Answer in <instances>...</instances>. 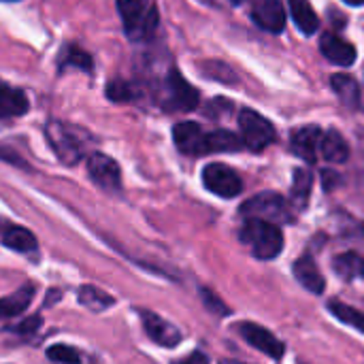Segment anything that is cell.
I'll return each instance as SVG.
<instances>
[{"label": "cell", "mask_w": 364, "mask_h": 364, "mask_svg": "<svg viewBox=\"0 0 364 364\" xmlns=\"http://www.w3.org/2000/svg\"><path fill=\"white\" fill-rule=\"evenodd\" d=\"M239 239L260 260H273L284 250V232L279 230V226L258 218H247L239 232Z\"/></svg>", "instance_id": "obj_1"}, {"label": "cell", "mask_w": 364, "mask_h": 364, "mask_svg": "<svg viewBox=\"0 0 364 364\" xmlns=\"http://www.w3.org/2000/svg\"><path fill=\"white\" fill-rule=\"evenodd\" d=\"M117 11L130 41H147L158 28V9L151 0H117Z\"/></svg>", "instance_id": "obj_2"}, {"label": "cell", "mask_w": 364, "mask_h": 364, "mask_svg": "<svg viewBox=\"0 0 364 364\" xmlns=\"http://www.w3.org/2000/svg\"><path fill=\"white\" fill-rule=\"evenodd\" d=\"M241 215L267 220V222H273V224H279V222L288 224V222L294 220L286 198H282L275 192H262V194H256L254 198H250L247 203H243Z\"/></svg>", "instance_id": "obj_3"}, {"label": "cell", "mask_w": 364, "mask_h": 364, "mask_svg": "<svg viewBox=\"0 0 364 364\" xmlns=\"http://www.w3.org/2000/svg\"><path fill=\"white\" fill-rule=\"evenodd\" d=\"M239 128H241V141L252 151H262L275 141V128L273 124L256 113L254 109H243L239 113Z\"/></svg>", "instance_id": "obj_4"}, {"label": "cell", "mask_w": 364, "mask_h": 364, "mask_svg": "<svg viewBox=\"0 0 364 364\" xmlns=\"http://www.w3.org/2000/svg\"><path fill=\"white\" fill-rule=\"evenodd\" d=\"M203 183L209 192H213L215 196H222V198H235L243 190V181L237 175V171H232L230 166L220 164V162L207 164L203 168Z\"/></svg>", "instance_id": "obj_5"}, {"label": "cell", "mask_w": 364, "mask_h": 364, "mask_svg": "<svg viewBox=\"0 0 364 364\" xmlns=\"http://www.w3.org/2000/svg\"><path fill=\"white\" fill-rule=\"evenodd\" d=\"M166 98L164 107L171 111H192L198 107V92L177 73L171 70L166 75Z\"/></svg>", "instance_id": "obj_6"}, {"label": "cell", "mask_w": 364, "mask_h": 364, "mask_svg": "<svg viewBox=\"0 0 364 364\" xmlns=\"http://www.w3.org/2000/svg\"><path fill=\"white\" fill-rule=\"evenodd\" d=\"M87 173H90L92 181L107 192H117L122 186L119 166L107 154H92L87 158Z\"/></svg>", "instance_id": "obj_7"}, {"label": "cell", "mask_w": 364, "mask_h": 364, "mask_svg": "<svg viewBox=\"0 0 364 364\" xmlns=\"http://www.w3.org/2000/svg\"><path fill=\"white\" fill-rule=\"evenodd\" d=\"M239 335L243 337V341H247L252 348H256L258 352L267 354L273 360H279L284 356V352H286L284 343L271 331H267L264 326L243 322V324H239Z\"/></svg>", "instance_id": "obj_8"}, {"label": "cell", "mask_w": 364, "mask_h": 364, "mask_svg": "<svg viewBox=\"0 0 364 364\" xmlns=\"http://www.w3.org/2000/svg\"><path fill=\"white\" fill-rule=\"evenodd\" d=\"M47 139H49V145L53 147V151L58 154V158L64 164H77L79 158L83 156L81 145L75 141V136L68 132V128L62 126L60 122H49L47 124Z\"/></svg>", "instance_id": "obj_9"}, {"label": "cell", "mask_w": 364, "mask_h": 364, "mask_svg": "<svg viewBox=\"0 0 364 364\" xmlns=\"http://www.w3.org/2000/svg\"><path fill=\"white\" fill-rule=\"evenodd\" d=\"M254 21L273 34H279L286 28V11L282 0H254L252 2Z\"/></svg>", "instance_id": "obj_10"}, {"label": "cell", "mask_w": 364, "mask_h": 364, "mask_svg": "<svg viewBox=\"0 0 364 364\" xmlns=\"http://www.w3.org/2000/svg\"><path fill=\"white\" fill-rule=\"evenodd\" d=\"M141 322L149 339L162 348H175L181 343V333L166 320H162L158 314L151 311H141Z\"/></svg>", "instance_id": "obj_11"}, {"label": "cell", "mask_w": 364, "mask_h": 364, "mask_svg": "<svg viewBox=\"0 0 364 364\" xmlns=\"http://www.w3.org/2000/svg\"><path fill=\"white\" fill-rule=\"evenodd\" d=\"M320 51L337 66H352L356 62V47L337 36L335 32H326L320 36Z\"/></svg>", "instance_id": "obj_12"}, {"label": "cell", "mask_w": 364, "mask_h": 364, "mask_svg": "<svg viewBox=\"0 0 364 364\" xmlns=\"http://www.w3.org/2000/svg\"><path fill=\"white\" fill-rule=\"evenodd\" d=\"M322 130L318 126H303L299 130H292V136H290V145H292V151L296 156H301L305 162L314 164L316 158H318V149H320V143H322Z\"/></svg>", "instance_id": "obj_13"}, {"label": "cell", "mask_w": 364, "mask_h": 364, "mask_svg": "<svg viewBox=\"0 0 364 364\" xmlns=\"http://www.w3.org/2000/svg\"><path fill=\"white\" fill-rule=\"evenodd\" d=\"M205 134L207 132L194 122H181L173 128L175 145L188 156H205Z\"/></svg>", "instance_id": "obj_14"}, {"label": "cell", "mask_w": 364, "mask_h": 364, "mask_svg": "<svg viewBox=\"0 0 364 364\" xmlns=\"http://www.w3.org/2000/svg\"><path fill=\"white\" fill-rule=\"evenodd\" d=\"M294 277L296 282L311 294H322L324 288H326V282H324V275L320 273L318 264L309 258V256H303L294 262Z\"/></svg>", "instance_id": "obj_15"}, {"label": "cell", "mask_w": 364, "mask_h": 364, "mask_svg": "<svg viewBox=\"0 0 364 364\" xmlns=\"http://www.w3.org/2000/svg\"><path fill=\"white\" fill-rule=\"evenodd\" d=\"M0 241L13 250V252H21V254H30L36 250V239L30 230L21 228V226H11V224H2L0 226Z\"/></svg>", "instance_id": "obj_16"}, {"label": "cell", "mask_w": 364, "mask_h": 364, "mask_svg": "<svg viewBox=\"0 0 364 364\" xmlns=\"http://www.w3.org/2000/svg\"><path fill=\"white\" fill-rule=\"evenodd\" d=\"M331 85L335 90V94L341 98V102L352 109V111H360L363 109V94L360 87L356 83V79H352L350 75H333L331 77Z\"/></svg>", "instance_id": "obj_17"}, {"label": "cell", "mask_w": 364, "mask_h": 364, "mask_svg": "<svg viewBox=\"0 0 364 364\" xmlns=\"http://www.w3.org/2000/svg\"><path fill=\"white\" fill-rule=\"evenodd\" d=\"M30 102L21 90H15L0 81V119L6 117H19L28 111Z\"/></svg>", "instance_id": "obj_18"}, {"label": "cell", "mask_w": 364, "mask_h": 364, "mask_svg": "<svg viewBox=\"0 0 364 364\" xmlns=\"http://www.w3.org/2000/svg\"><path fill=\"white\" fill-rule=\"evenodd\" d=\"M320 151L333 164H341L350 158V147H348L346 139L341 136V132H337V130H328L326 134H322Z\"/></svg>", "instance_id": "obj_19"}, {"label": "cell", "mask_w": 364, "mask_h": 364, "mask_svg": "<svg viewBox=\"0 0 364 364\" xmlns=\"http://www.w3.org/2000/svg\"><path fill=\"white\" fill-rule=\"evenodd\" d=\"M241 136H237L230 130H213L205 134V154H218V151H239L243 149Z\"/></svg>", "instance_id": "obj_20"}, {"label": "cell", "mask_w": 364, "mask_h": 364, "mask_svg": "<svg viewBox=\"0 0 364 364\" xmlns=\"http://www.w3.org/2000/svg\"><path fill=\"white\" fill-rule=\"evenodd\" d=\"M290 2V11H292V17H294V23L299 26V30L303 34H316L318 26H320V19L311 6L309 0H288Z\"/></svg>", "instance_id": "obj_21"}, {"label": "cell", "mask_w": 364, "mask_h": 364, "mask_svg": "<svg viewBox=\"0 0 364 364\" xmlns=\"http://www.w3.org/2000/svg\"><path fill=\"white\" fill-rule=\"evenodd\" d=\"M34 296V288L30 284H26L21 290H17L15 294L0 299V318H11V316H19L21 311L28 309L30 301Z\"/></svg>", "instance_id": "obj_22"}, {"label": "cell", "mask_w": 364, "mask_h": 364, "mask_svg": "<svg viewBox=\"0 0 364 364\" xmlns=\"http://www.w3.org/2000/svg\"><path fill=\"white\" fill-rule=\"evenodd\" d=\"M333 267L337 271V275L346 282H352L356 277H364V258L350 252V254H341L333 260Z\"/></svg>", "instance_id": "obj_23"}, {"label": "cell", "mask_w": 364, "mask_h": 364, "mask_svg": "<svg viewBox=\"0 0 364 364\" xmlns=\"http://www.w3.org/2000/svg\"><path fill=\"white\" fill-rule=\"evenodd\" d=\"M79 303L83 307H87L90 311L98 314V311H105V309L113 307L115 299H111L107 292H102V290H98L94 286H85V288L79 290Z\"/></svg>", "instance_id": "obj_24"}, {"label": "cell", "mask_w": 364, "mask_h": 364, "mask_svg": "<svg viewBox=\"0 0 364 364\" xmlns=\"http://www.w3.org/2000/svg\"><path fill=\"white\" fill-rule=\"evenodd\" d=\"M311 186H314V177L309 171L305 168H299L294 171V181H292V200L296 207L305 209L307 200H309V194H311Z\"/></svg>", "instance_id": "obj_25"}, {"label": "cell", "mask_w": 364, "mask_h": 364, "mask_svg": "<svg viewBox=\"0 0 364 364\" xmlns=\"http://www.w3.org/2000/svg\"><path fill=\"white\" fill-rule=\"evenodd\" d=\"M328 311H331L339 322H343V324H348V326L360 331L364 335V314H360L358 309H354V307H350V305H343V303H339V301H333V303H328Z\"/></svg>", "instance_id": "obj_26"}, {"label": "cell", "mask_w": 364, "mask_h": 364, "mask_svg": "<svg viewBox=\"0 0 364 364\" xmlns=\"http://www.w3.org/2000/svg\"><path fill=\"white\" fill-rule=\"evenodd\" d=\"M60 64H62V66H77V68H81V70H90V68H92V58H90L83 49L70 45V47L64 49L62 62H60Z\"/></svg>", "instance_id": "obj_27"}, {"label": "cell", "mask_w": 364, "mask_h": 364, "mask_svg": "<svg viewBox=\"0 0 364 364\" xmlns=\"http://www.w3.org/2000/svg\"><path fill=\"white\" fill-rule=\"evenodd\" d=\"M47 358L53 360V363L60 364H79L81 363V356L75 348H68V346H51L47 350Z\"/></svg>", "instance_id": "obj_28"}, {"label": "cell", "mask_w": 364, "mask_h": 364, "mask_svg": "<svg viewBox=\"0 0 364 364\" xmlns=\"http://www.w3.org/2000/svg\"><path fill=\"white\" fill-rule=\"evenodd\" d=\"M107 96H109L111 100H115V102H126V100H132V98H134V92L130 90L128 83H124V81H113V83L109 85V90H107Z\"/></svg>", "instance_id": "obj_29"}, {"label": "cell", "mask_w": 364, "mask_h": 364, "mask_svg": "<svg viewBox=\"0 0 364 364\" xmlns=\"http://www.w3.org/2000/svg\"><path fill=\"white\" fill-rule=\"evenodd\" d=\"M203 301L207 303V307H209V309H215L218 314H228V309H226V307L218 301V296H215V294H211L209 290H203Z\"/></svg>", "instance_id": "obj_30"}, {"label": "cell", "mask_w": 364, "mask_h": 364, "mask_svg": "<svg viewBox=\"0 0 364 364\" xmlns=\"http://www.w3.org/2000/svg\"><path fill=\"white\" fill-rule=\"evenodd\" d=\"M38 326H41V318H30V320L21 322L19 326H15V331H17L19 335H30V333H34Z\"/></svg>", "instance_id": "obj_31"}, {"label": "cell", "mask_w": 364, "mask_h": 364, "mask_svg": "<svg viewBox=\"0 0 364 364\" xmlns=\"http://www.w3.org/2000/svg\"><path fill=\"white\" fill-rule=\"evenodd\" d=\"M179 364H209V358H207L203 352H194V354H190L188 358H183Z\"/></svg>", "instance_id": "obj_32"}, {"label": "cell", "mask_w": 364, "mask_h": 364, "mask_svg": "<svg viewBox=\"0 0 364 364\" xmlns=\"http://www.w3.org/2000/svg\"><path fill=\"white\" fill-rule=\"evenodd\" d=\"M0 158H4V160H11V162H17V164L21 162V160H19L17 156H13V151H9V149H0Z\"/></svg>", "instance_id": "obj_33"}, {"label": "cell", "mask_w": 364, "mask_h": 364, "mask_svg": "<svg viewBox=\"0 0 364 364\" xmlns=\"http://www.w3.org/2000/svg\"><path fill=\"white\" fill-rule=\"evenodd\" d=\"M343 2H348V4H352V6H363L364 0H343Z\"/></svg>", "instance_id": "obj_34"}, {"label": "cell", "mask_w": 364, "mask_h": 364, "mask_svg": "<svg viewBox=\"0 0 364 364\" xmlns=\"http://www.w3.org/2000/svg\"><path fill=\"white\" fill-rule=\"evenodd\" d=\"M222 364H243V363H237V360H222Z\"/></svg>", "instance_id": "obj_35"}, {"label": "cell", "mask_w": 364, "mask_h": 364, "mask_svg": "<svg viewBox=\"0 0 364 364\" xmlns=\"http://www.w3.org/2000/svg\"><path fill=\"white\" fill-rule=\"evenodd\" d=\"M232 4H241V2H245V0H230Z\"/></svg>", "instance_id": "obj_36"}, {"label": "cell", "mask_w": 364, "mask_h": 364, "mask_svg": "<svg viewBox=\"0 0 364 364\" xmlns=\"http://www.w3.org/2000/svg\"><path fill=\"white\" fill-rule=\"evenodd\" d=\"M2 224H4V220H0V226H2Z\"/></svg>", "instance_id": "obj_37"}, {"label": "cell", "mask_w": 364, "mask_h": 364, "mask_svg": "<svg viewBox=\"0 0 364 364\" xmlns=\"http://www.w3.org/2000/svg\"><path fill=\"white\" fill-rule=\"evenodd\" d=\"M6 2H9V0H6Z\"/></svg>", "instance_id": "obj_38"}]
</instances>
